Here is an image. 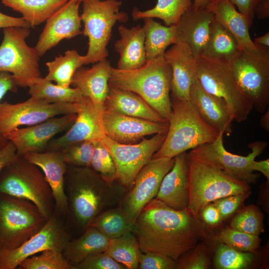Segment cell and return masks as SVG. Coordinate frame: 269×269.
<instances>
[{
	"label": "cell",
	"mask_w": 269,
	"mask_h": 269,
	"mask_svg": "<svg viewBox=\"0 0 269 269\" xmlns=\"http://www.w3.org/2000/svg\"><path fill=\"white\" fill-rule=\"evenodd\" d=\"M42 171L48 183L55 201V212L63 220L68 213L64 178L67 164L61 150L28 153L23 156Z\"/></svg>",
	"instance_id": "obj_22"
},
{
	"label": "cell",
	"mask_w": 269,
	"mask_h": 269,
	"mask_svg": "<svg viewBox=\"0 0 269 269\" xmlns=\"http://www.w3.org/2000/svg\"><path fill=\"white\" fill-rule=\"evenodd\" d=\"M251 191L246 193L223 197L212 202L217 207L222 220H224L234 214L251 194Z\"/></svg>",
	"instance_id": "obj_47"
},
{
	"label": "cell",
	"mask_w": 269,
	"mask_h": 269,
	"mask_svg": "<svg viewBox=\"0 0 269 269\" xmlns=\"http://www.w3.org/2000/svg\"><path fill=\"white\" fill-rule=\"evenodd\" d=\"M174 163V157L151 158L137 174L119 205L134 224L143 207L156 197L163 177Z\"/></svg>",
	"instance_id": "obj_16"
},
{
	"label": "cell",
	"mask_w": 269,
	"mask_h": 269,
	"mask_svg": "<svg viewBox=\"0 0 269 269\" xmlns=\"http://www.w3.org/2000/svg\"><path fill=\"white\" fill-rule=\"evenodd\" d=\"M132 232L141 252H157L175 261L206 236L199 216L188 209H172L156 198L141 210Z\"/></svg>",
	"instance_id": "obj_1"
},
{
	"label": "cell",
	"mask_w": 269,
	"mask_h": 269,
	"mask_svg": "<svg viewBox=\"0 0 269 269\" xmlns=\"http://www.w3.org/2000/svg\"><path fill=\"white\" fill-rule=\"evenodd\" d=\"M176 261V269H207L210 267L207 248L199 242Z\"/></svg>",
	"instance_id": "obj_45"
},
{
	"label": "cell",
	"mask_w": 269,
	"mask_h": 269,
	"mask_svg": "<svg viewBox=\"0 0 269 269\" xmlns=\"http://www.w3.org/2000/svg\"><path fill=\"white\" fill-rule=\"evenodd\" d=\"M47 220L31 201L0 194V252L23 244L38 232Z\"/></svg>",
	"instance_id": "obj_8"
},
{
	"label": "cell",
	"mask_w": 269,
	"mask_h": 269,
	"mask_svg": "<svg viewBox=\"0 0 269 269\" xmlns=\"http://www.w3.org/2000/svg\"><path fill=\"white\" fill-rule=\"evenodd\" d=\"M102 124L105 136L122 144H133L145 136L167 133L168 123L150 121L104 110Z\"/></svg>",
	"instance_id": "obj_20"
},
{
	"label": "cell",
	"mask_w": 269,
	"mask_h": 269,
	"mask_svg": "<svg viewBox=\"0 0 269 269\" xmlns=\"http://www.w3.org/2000/svg\"><path fill=\"white\" fill-rule=\"evenodd\" d=\"M104 110L155 122H167L137 94L111 86L104 102Z\"/></svg>",
	"instance_id": "obj_28"
},
{
	"label": "cell",
	"mask_w": 269,
	"mask_h": 269,
	"mask_svg": "<svg viewBox=\"0 0 269 269\" xmlns=\"http://www.w3.org/2000/svg\"><path fill=\"white\" fill-rule=\"evenodd\" d=\"M118 30L120 38L114 45L115 50L120 55L117 68L123 70H132L144 65L147 60L143 27L137 25L129 28L120 25Z\"/></svg>",
	"instance_id": "obj_29"
},
{
	"label": "cell",
	"mask_w": 269,
	"mask_h": 269,
	"mask_svg": "<svg viewBox=\"0 0 269 269\" xmlns=\"http://www.w3.org/2000/svg\"><path fill=\"white\" fill-rule=\"evenodd\" d=\"M81 2L68 0L46 20L35 48L39 57L64 39H69L82 34L79 15Z\"/></svg>",
	"instance_id": "obj_19"
},
{
	"label": "cell",
	"mask_w": 269,
	"mask_h": 269,
	"mask_svg": "<svg viewBox=\"0 0 269 269\" xmlns=\"http://www.w3.org/2000/svg\"><path fill=\"white\" fill-rule=\"evenodd\" d=\"M218 237L220 242L242 252L255 253L261 242L259 236L238 231L230 227L222 229Z\"/></svg>",
	"instance_id": "obj_43"
},
{
	"label": "cell",
	"mask_w": 269,
	"mask_h": 269,
	"mask_svg": "<svg viewBox=\"0 0 269 269\" xmlns=\"http://www.w3.org/2000/svg\"><path fill=\"white\" fill-rule=\"evenodd\" d=\"M12 26L31 27L22 17H13L0 12V28Z\"/></svg>",
	"instance_id": "obj_53"
},
{
	"label": "cell",
	"mask_w": 269,
	"mask_h": 269,
	"mask_svg": "<svg viewBox=\"0 0 269 269\" xmlns=\"http://www.w3.org/2000/svg\"><path fill=\"white\" fill-rule=\"evenodd\" d=\"M224 134V132L220 131L215 140L192 149L188 154L216 166L237 179L250 184L256 183L259 176L252 170L251 164L264 151L268 142L262 140L251 142L248 147L252 152L247 156H241L225 149Z\"/></svg>",
	"instance_id": "obj_12"
},
{
	"label": "cell",
	"mask_w": 269,
	"mask_h": 269,
	"mask_svg": "<svg viewBox=\"0 0 269 269\" xmlns=\"http://www.w3.org/2000/svg\"><path fill=\"white\" fill-rule=\"evenodd\" d=\"M76 0V1H79V2H82V1H83L84 0Z\"/></svg>",
	"instance_id": "obj_59"
},
{
	"label": "cell",
	"mask_w": 269,
	"mask_h": 269,
	"mask_svg": "<svg viewBox=\"0 0 269 269\" xmlns=\"http://www.w3.org/2000/svg\"><path fill=\"white\" fill-rule=\"evenodd\" d=\"M163 56L171 68V97L189 100L190 87L197 79V59L183 42L173 44Z\"/></svg>",
	"instance_id": "obj_21"
},
{
	"label": "cell",
	"mask_w": 269,
	"mask_h": 269,
	"mask_svg": "<svg viewBox=\"0 0 269 269\" xmlns=\"http://www.w3.org/2000/svg\"><path fill=\"white\" fill-rule=\"evenodd\" d=\"M105 253L125 266L127 269H138L141 251L137 241L132 232L111 240Z\"/></svg>",
	"instance_id": "obj_38"
},
{
	"label": "cell",
	"mask_w": 269,
	"mask_h": 269,
	"mask_svg": "<svg viewBox=\"0 0 269 269\" xmlns=\"http://www.w3.org/2000/svg\"><path fill=\"white\" fill-rule=\"evenodd\" d=\"M112 67L105 59L94 63L91 68H79L72 79L71 85L78 89L84 97L89 98L102 112L109 91Z\"/></svg>",
	"instance_id": "obj_26"
},
{
	"label": "cell",
	"mask_w": 269,
	"mask_h": 269,
	"mask_svg": "<svg viewBox=\"0 0 269 269\" xmlns=\"http://www.w3.org/2000/svg\"><path fill=\"white\" fill-rule=\"evenodd\" d=\"M85 63L84 55H80L76 50H68L64 55H60L46 63L48 73L45 78L61 87H69L74 73Z\"/></svg>",
	"instance_id": "obj_34"
},
{
	"label": "cell",
	"mask_w": 269,
	"mask_h": 269,
	"mask_svg": "<svg viewBox=\"0 0 269 269\" xmlns=\"http://www.w3.org/2000/svg\"><path fill=\"white\" fill-rule=\"evenodd\" d=\"M31 97L44 100L49 103H74L83 98L81 92L76 88H64L41 77L28 87Z\"/></svg>",
	"instance_id": "obj_36"
},
{
	"label": "cell",
	"mask_w": 269,
	"mask_h": 269,
	"mask_svg": "<svg viewBox=\"0 0 269 269\" xmlns=\"http://www.w3.org/2000/svg\"><path fill=\"white\" fill-rule=\"evenodd\" d=\"M255 15L260 19H265L269 17V0H261L256 9Z\"/></svg>",
	"instance_id": "obj_55"
},
{
	"label": "cell",
	"mask_w": 269,
	"mask_h": 269,
	"mask_svg": "<svg viewBox=\"0 0 269 269\" xmlns=\"http://www.w3.org/2000/svg\"><path fill=\"white\" fill-rule=\"evenodd\" d=\"M77 110V102L49 103L31 97L16 104L0 102V134L4 137L22 126L36 125L59 115L76 114Z\"/></svg>",
	"instance_id": "obj_13"
},
{
	"label": "cell",
	"mask_w": 269,
	"mask_h": 269,
	"mask_svg": "<svg viewBox=\"0 0 269 269\" xmlns=\"http://www.w3.org/2000/svg\"><path fill=\"white\" fill-rule=\"evenodd\" d=\"M253 171H257L261 172L268 180L269 179V159L260 161L254 160L251 166Z\"/></svg>",
	"instance_id": "obj_54"
},
{
	"label": "cell",
	"mask_w": 269,
	"mask_h": 269,
	"mask_svg": "<svg viewBox=\"0 0 269 269\" xmlns=\"http://www.w3.org/2000/svg\"><path fill=\"white\" fill-rule=\"evenodd\" d=\"M0 194L28 200L48 220L55 212L51 189L41 169L18 156L0 173Z\"/></svg>",
	"instance_id": "obj_6"
},
{
	"label": "cell",
	"mask_w": 269,
	"mask_h": 269,
	"mask_svg": "<svg viewBox=\"0 0 269 269\" xmlns=\"http://www.w3.org/2000/svg\"><path fill=\"white\" fill-rule=\"evenodd\" d=\"M17 86L12 75L7 72L0 71V102L8 92H15ZM8 140L0 134V147L4 145Z\"/></svg>",
	"instance_id": "obj_49"
},
{
	"label": "cell",
	"mask_w": 269,
	"mask_h": 269,
	"mask_svg": "<svg viewBox=\"0 0 269 269\" xmlns=\"http://www.w3.org/2000/svg\"><path fill=\"white\" fill-rule=\"evenodd\" d=\"M30 28L12 26L3 28L0 45V71L10 73L17 87H28L41 77L39 56L25 39Z\"/></svg>",
	"instance_id": "obj_10"
},
{
	"label": "cell",
	"mask_w": 269,
	"mask_h": 269,
	"mask_svg": "<svg viewBox=\"0 0 269 269\" xmlns=\"http://www.w3.org/2000/svg\"><path fill=\"white\" fill-rule=\"evenodd\" d=\"M253 259L254 253L238 251L221 242L216 250L214 264L219 269H244Z\"/></svg>",
	"instance_id": "obj_40"
},
{
	"label": "cell",
	"mask_w": 269,
	"mask_h": 269,
	"mask_svg": "<svg viewBox=\"0 0 269 269\" xmlns=\"http://www.w3.org/2000/svg\"><path fill=\"white\" fill-rule=\"evenodd\" d=\"M210 0H194L192 7L194 9L205 8Z\"/></svg>",
	"instance_id": "obj_58"
},
{
	"label": "cell",
	"mask_w": 269,
	"mask_h": 269,
	"mask_svg": "<svg viewBox=\"0 0 269 269\" xmlns=\"http://www.w3.org/2000/svg\"><path fill=\"white\" fill-rule=\"evenodd\" d=\"M238 9V10L243 13L252 19L255 15L256 9L261 0H228Z\"/></svg>",
	"instance_id": "obj_51"
},
{
	"label": "cell",
	"mask_w": 269,
	"mask_h": 269,
	"mask_svg": "<svg viewBox=\"0 0 269 269\" xmlns=\"http://www.w3.org/2000/svg\"><path fill=\"white\" fill-rule=\"evenodd\" d=\"M254 42L258 45L269 47V32H268L265 34L257 37L255 39Z\"/></svg>",
	"instance_id": "obj_57"
},
{
	"label": "cell",
	"mask_w": 269,
	"mask_h": 269,
	"mask_svg": "<svg viewBox=\"0 0 269 269\" xmlns=\"http://www.w3.org/2000/svg\"><path fill=\"white\" fill-rule=\"evenodd\" d=\"M197 79L207 92L225 101L234 121L241 123L247 119L253 103L238 84L229 64L201 57L197 59Z\"/></svg>",
	"instance_id": "obj_11"
},
{
	"label": "cell",
	"mask_w": 269,
	"mask_h": 269,
	"mask_svg": "<svg viewBox=\"0 0 269 269\" xmlns=\"http://www.w3.org/2000/svg\"><path fill=\"white\" fill-rule=\"evenodd\" d=\"M72 237L54 212L43 228L18 247L0 252V269H15L26 258L46 250L63 252Z\"/></svg>",
	"instance_id": "obj_15"
},
{
	"label": "cell",
	"mask_w": 269,
	"mask_h": 269,
	"mask_svg": "<svg viewBox=\"0 0 269 269\" xmlns=\"http://www.w3.org/2000/svg\"><path fill=\"white\" fill-rule=\"evenodd\" d=\"M192 3V0H157L151 9L141 11L134 8L132 16L135 20L146 17L158 18L163 20L166 26L177 25Z\"/></svg>",
	"instance_id": "obj_37"
},
{
	"label": "cell",
	"mask_w": 269,
	"mask_h": 269,
	"mask_svg": "<svg viewBox=\"0 0 269 269\" xmlns=\"http://www.w3.org/2000/svg\"><path fill=\"white\" fill-rule=\"evenodd\" d=\"M68 213L64 224L72 239L80 235L102 212L120 205L128 188L109 184L91 167L67 165L64 178Z\"/></svg>",
	"instance_id": "obj_2"
},
{
	"label": "cell",
	"mask_w": 269,
	"mask_h": 269,
	"mask_svg": "<svg viewBox=\"0 0 269 269\" xmlns=\"http://www.w3.org/2000/svg\"><path fill=\"white\" fill-rule=\"evenodd\" d=\"M94 149V142L83 141L67 145L61 150L67 165L90 167Z\"/></svg>",
	"instance_id": "obj_44"
},
{
	"label": "cell",
	"mask_w": 269,
	"mask_h": 269,
	"mask_svg": "<svg viewBox=\"0 0 269 269\" xmlns=\"http://www.w3.org/2000/svg\"><path fill=\"white\" fill-rule=\"evenodd\" d=\"M18 156L16 148L13 143L8 141L0 147V173L9 163Z\"/></svg>",
	"instance_id": "obj_52"
},
{
	"label": "cell",
	"mask_w": 269,
	"mask_h": 269,
	"mask_svg": "<svg viewBox=\"0 0 269 269\" xmlns=\"http://www.w3.org/2000/svg\"><path fill=\"white\" fill-rule=\"evenodd\" d=\"M155 198L175 210L188 209V165L186 152L174 157V165L163 177Z\"/></svg>",
	"instance_id": "obj_25"
},
{
	"label": "cell",
	"mask_w": 269,
	"mask_h": 269,
	"mask_svg": "<svg viewBox=\"0 0 269 269\" xmlns=\"http://www.w3.org/2000/svg\"><path fill=\"white\" fill-rule=\"evenodd\" d=\"M94 149L90 167L107 183L113 184L118 179L115 162L102 140L94 142Z\"/></svg>",
	"instance_id": "obj_41"
},
{
	"label": "cell",
	"mask_w": 269,
	"mask_h": 269,
	"mask_svg": "<svg viewBox=\"0 0 269 269\" xmlns=\"http://www.w3.org/2000/svg\"><path fill=\"white\" fill-rule=\"evenodd\" d=\"M76 119L66 132L49 142L46 151L59 150L71 143L102 140L105 134L102 124V112L85 97L77 102Z\"/></svg>",
	"instance_id": "obj_18"
},
{
	"label": "cell",
	"mask_w": 269,
	"mask_h": 269,
	"mask_svg": "<svg viewBox=\"0 0 269 269\" xmlns=\"http://www.w3.org/2000/svg\"><path fill=\"white\" fill-rule=\"evenodd\" d=\"M110 241L95 227L88 226L80 235L68 242L62 254L74 269L88 257L105 252Z\"/></svg>",
	"instance_id": "obj_30"
},
{
	"label": "cell",
	"mask_w": 269,
	"mask_h": 269,
	"mask_svg": "<svg viewBox=\"0 0 269 269\" xmlns=\"http://www.w3.org/2000/svg\"><path fill=\"white\" fill-rule=\"evenodd\" d=\"M74 269H127L106 253H100L88 257L74 267Z\"/></svg>",
	"instance_id": "obj_48"
},
{
	"label": "cell",
	"mask_w": 269,
	"mask_h": 269,
	"mask_svg": "<svg viewBox=\"0 0 269 269\" xmlns=\"http://www.w3.org/2000/svg\"><path fill=\"white\" fill-rule=\"evenodd\" d=\"M69 0H1L2 3L21 14L31 27L39 25Z\"/></svg>",
	"instance_id": "obj_33"
},
{
	"label": "cell",
	"mask_w": 269,
	"mask_h": 269,
	"mask_svg": "<svg viewBox=\"0 0 269 269\" xmlns=\"http://www.w3.org/2000/svg\"><path fill=\"white\" fill-rule=\"evenodd\" d=\"M261 127L264 129L267 132H269V108L263 114L260 120Z\"/></svg>",
	"instance_id": "obj_56"
},
{
	"label": "cell",
	"mask_w": 269,
	"mask_h": 269,
	"mask_svg": "<svg viewBox=\"0 0 269 269\" xmlns=\"http://www.w3.org/2000/svg\"><path fill=\"white\" fill-rule=\"evenodd\" d=\"M264 214L254 204L239 209L232 218L230 227L234 230L259 236L265 231Z\"/></svg>",
	"instance_id": "obj_39"
},
{
	"label": "cell",
	"mask_w": 269,
	"mask_h": 269,
	"mask_svg": "<svg viewBox=\"0 0 269 269\" xmlns=\"http://www.w3.org/2000/svg\"><path fill=\"white\" fill-rule=\"evenodd\" d=\"M214 20L213 14L206 8L191 6L177 24L178 42L187 44L197 59L203 55Z\"/></svg>",
	"instance_id": "obj_23"
},
{
	"label": "cell",
	"mask_w": 269,
	"mask_h": 269,
	"mask_svg": "<svg viewBox=\"0 0 269 269\" xmlns=\"http://www.w3.org/2000/svg\"><path fill=\"white\" fill-rule=\"evenodd\" d=\"M171 68L163 55L132 70L112 67L110 86L135 93L168 122L171 112Z\"/></svg>",
	"instance_id": "obj_3"
},
{
	"label": "cell",
	"mask_w": 269,
	"mask_h": 269,
	"mask_svg": "<svg viewBox=\"0 0 269 269\" xmlns=\"http://www.w3.org/2000/svg\"><path fill=\"white\" fill-rule=\"evenodd\" d=\"M171 112L165 138L152 158H174L198 146L210 143L219 132L208 125L189 101L170 97Z\"/></svg>",
	"instance_id": "obj_4"
},
{
	"label": "cell",
	"mask_w": 269,
	"mask_h": 269,
	"mask_svg": "<svg viewBox=\"0 0 269 269\" xmlns=\"http://www.w3.org/2000/svg\"><path fill=\"white\" fill-rule=\"evenodd\" d=\"M206 8L213 14L216 21L235 36L240 49H257L249 33L253 19L237 10L228 0H210Z\"/></svg>",
	"instance_id": "obj_27"
},
{
	"label": "cell",
	"mask_w": 269,
	"mask_h": 269,
	"mask_svg": "<svg viewBox=\"0 0 269 269\" xmlns=\"http://www.w3.org/2000/svg\"><path fill=\"white\" fill-rule=\"evenodd\" d=\"M189 100L210 127L227 135L233 132L232 123L234 120L225 101L207 92L198 79L190 87Z\"/></svg>",
	"instance_id": "obj_24"
},
{
	"label": "cell",
	"mask_w": 269,
	"mask_h": 269,
	"mask_svg": "<svg viewBox=\"0 0 269 269\" xmlns=\"http://www.w3.org/2000/svg\"><path fill=\"white\" fill-rule=\"evenodd\" d=\"M134 223L119 205L109 208L96 216L89 224L110 240L132 232Z\"/></svg>",
	"instance_id": "obj_35"
},
{
	"label": "cell",
	"mask_w": 269,
	"mask_h": 269,
	"mask_svg": "<svg viewBox=\"0 0 269 269\" xmlns=\"http://www.w3.org/2000/svg\"><path fill=\"white\" fill-rule=\"evenodd\" d=\"M240 50L235 36L215 19L202 57L208 60L229 64L238 55Z\"/></svg>",
	"instance_id": "obj_32"
},
{
	"label": "cell",
	"mask_w": 269,
	"mask_h": 269,
	"mask_svg": "<svg viewBox=\"0 0 269 269\" xmlns=\"http://www.w3.org/2000/svg\"><path fill=\"white\" fill-rule=\"evenodd\" d=\"M122 2L118 0H84L81 20L82 34L88 38V49L85 55V65L94 64L108 56L107 45L113 27L117 22L126 23L128 15L120 11Z\"/></svg>",
	"instance_id": "obj_7"
},
{
	"label": "cell",
	"mask_w": 269,
	"mask_h": 269,
	"mask_svg": "<svg viewBox=\"0 0 269 269\" xmlns=\"http://www.w3.org/2000/svg\"><path fill=\"white\" fill-rule=\"evenodd\" d=\"M257 45L256 50L241 49L229 66L240 87L251 99L253 108L263 114L269 104V49Z\"/></svg>",
	"instance_id": "obj_9"
},
{
	"label": "cell",
	"mask_w": 269,
	"mask_h": 269,
	"mask_svg": "<svg viewBox=\"0 0 269 269\" xmlns=\"http://www.w3.org/2000/svg\"><path fill=\"white\" fill-rule=\"evenodd\" d=\"M200 213L204 222L210 226L216 225L222 221L218 209L212 202L206 205Z\"/></svg>",
	"instance_id": "obj_50"
},
{
	"label": "cell",
	"mask_w": 269,
	"mask_h": 269,
	"mask_svg": "<svg viewBox=\"0 0 269 269\" xmlns=\"http://www.w3.org/2000/svg\"><path fill=\"white\" fill-rule=\"evenodd\" d=\"M143 20L147 60L163 55L168 46L178 42L177 25L164 26L150 17Z\"/></svg>",
	"instance_id": "obj_31"
},
{
	"label": "cell",
	"mask_w": 269,
	"mask_h": 269,
	"mask_svg": "<svg viewBox=\"0 0 269 269\" xmlns=\"http://www.w3.org/2000/svg\"><path fill=\"white\" fill-rule=\"evenodd\" d=\"M166 134H157L133 144L118 143L104 136L102 141L115 162L121 185L128 189L133 186L137 174L159 148Z\"/></svg>",
	"instance_id": "obj_14"
},
{
	"label": "cell",
	"mask_w": 269,
	"mask_h": 269,
	"mask_svg": "<svg viewBox=\"0 0 269 269\" xmlns=\"http://www.w3.org/2000/svg\"><path fill=\"white\" fill-rule=\"evenodd\" d=\"M188 165V210L199 216L201 210L217 199L251 191L250 184L216 166L187 153Z\"/></svg>",
	"instance_id": "obj_5"
},
{
	"label": "cell",
	"mask_w": 269,
	"mask_h": 269,
	"mask_svg": "<svg viewBox=\"0 0 269 269\" xmlns=\"http://www.w3.org/2000/svg\"><path fill=\"white\" fill-rule=\"evenodd\" d=\"M176 261L157 252H141L138 259L139 269H176Z\"/></svg>",
	"instance_id": "obj_46"
},
{
	"label": "cell",
	"mask_w": 269,
	"mask_h": 269,
	"mask_svg": "<svg viewBox=\"0 0 269 269\" xmlns=\"http://www.w3.org/2000/svg\"><path fill=\"white\" fill-rule=\"evenodd\" d=\"M76 116V114H69L59 118L53 117L36 125L18 128L4 137L13 143L19 156L44 152L55 135L69 129Z\"/></svg>",
	"instance_id": "obj_17"
},
{
	"label": "cell",
	"mask_w": 269,
	"mask_h": 269,
	"mask_svg": "<svg viewBox=\"0 0 269 269\" xmlns=\"http://www.w3.org/2000/svg\"><path fill=\"white\" fill-rule=\"evenodd\" d=\"M20 269H73L62 252L46 250L38 255H33L24 260L19 265Z\"/></svg>",
	"instance_id": "obj_42"
}]
</instances>
